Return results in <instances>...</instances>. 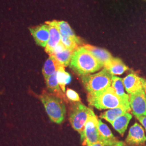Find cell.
Listing matches in <instances>:
<instances>
[{
  "label": "cell",
  "instance_id": "obj_17",
  "mask_svg": "<svg viewBox=\"0 0 146 146\" xmlns=\"http://www.w3.org/2000/svg\"><path fill=\"white\" fill-rule=\"evenodd\" d=\"M132 118V116L129 112H126L123 114L116 118L111 123L115 130L119 132L121 135H123L127 127Z\"/></svg>",
  "mask_w": 146,
  "mask_h": 146
},
{
  "label": "cell",
  "instance_id": "obj_27",
  "mask_svg": "<svg viewBox=\"0 0 146 146\" xmlns=\"http://www.w3.org/2000/svg\"><path fill=\"white\" fill-rule=\"evenodd\" d=\"M87 146H104V145L102 143L99 142H96V143H94L92 144L88 145Z\"/></svg>",
  "mask_w": 146,
  "mask_h": 146
},
{
  "label": "cell",
  "instance_id": "obj_5",
  "mask_svg": "<svg viewBox=\"0 0 146 146\" xmlns=\"http://www.w3.org/2000/svg\"><path fill=\"white\" fill-rule=\"evenodd\" d=\"M91 109L80 102L73 104L69 113V121L74 129L80 134L84 131V125Z\"/></svg>",
  "mask_w": 146,
  "mask_h": 146
},
{
  "label": "cell",
  "instance_id": "obj_15",
  "mask_svg": "<svg viewBox=\"0 0 146 146\" xmlns=\"http://www.w3.org/2000/svg\"><path fill=\"white\" fill-rule=\"evenodd\" d=\"M45 80L47 85V89L48 90L49 93L62 99L64 101L67 102L64 93L63 92L58 84L56 78V73L49 76Z\"/></svg>",
  "mask_w": 146,
  "mask_h": 146
},
{
  "label": "cell",
  "instance_id": "obj_13",
  "mask_svg": "<svg viewBox=\"0 0 146 146\" xmlns=\"http://www.w3.org/2000/svg\"><path fill=\"white\" fill-rule=\"evenodd\" d=\"M98 129L101 139L104 146H111L117 142L108 127L101 120H99Z\"/></svg>",
  "mask_w": 146,
  "mask_h": 146
},
{
  "label": "cell",
  "instance_id": "obj_18",
  "mask_svg": "<svg viewBox=\"0 0 146 146\" xmlns=\"http://www.w3.org/2000/svg\"><path fill=\"white\" fill-rule=\"evenodd\" d=\"M73 52V50L65 48L59 52H54L52 55L58 61V62L62 66L65 67L69 65Z\"/></svg>",
  "mask_w": 146,
  "mask_h": 146
},
{
  "label": "cell",
  "instance_id": "obj_21",
  "mask_svg": "<svg viewBox=\"0 0 146 146\" xmlns=\"http://www.w3.org/2000/svg\"><path fill=\"white\" fill-rule=\"evenodd\" d=\"M56 78L60 88L63 92L64 93L66 92V86L71 82V76L65 71L64 67L61 66L56 72Z\"/></svg>",
  "mask_w": 146,
  "mask_h": 146
},
{
  "label": "cell",
  "instance_id": "obj_10",
  "mask_svg": "<svg viewBox=\"0 0 146 146\" xmlns=\"http://www.w3.org/2000/svg\"><path fill=\"white\" fill-rule=\"evenodd\" d=\"M29 31L37 45L42 47H46L49 38V28L47 23L31 27Z\"/></svg>",
  "mask_w": 146,
  "mask_h": 146
},
{
  "label": "cell",
  "instance_id": "obj_23",
  "mask_svg": "<svg viewBox=\"0 0 146 146\" xmlns=\"http://www.w3.org/2000/svg\"><path fill=\"white\" fill-rule=\"evenodd\" d=\"M66 96L69 100L74 102H80V101L78 94L71 89H67L66 90Z\"/></svg>",
  "mask_w": 146,
  "mask_h": 146
},
{
  "label": "cell",
  "instance_id": "obj_6",
  "mask_svg": "<svg viewBox=\"0 0 146 146\" xmlns=\"http://www.w3.org/2000/svg\"><path fill=\"white\" fill-rule=\"evenodd\" d=\"M98 125L99 120L93 110H91L84 125V131L80 134L83 145L87 144L88 145L99 142L102 143L99 132Z\"/></svg>",
  "mask_w": 146,
  "mask_h": 146
},
{
  "label": "cell",
  "instance_id": "obj_25",
  "mask_svg": "<svg viewBox=\"0 0 146 146\" xmlns=\"http://www.w3.org/2000/svg\"><path fill=\"white\" fill-rule=\"evenodd\" d=\"M141 81H142V87L146 95V80L145 78H141Z\"/></svg>",
  "mask_w": 146,
  "mask_h": 146
},
{
  "label": "cell",
  "instance_id": "obj_22",
  "mask_svg": "<svg viewBox=\"0 0 146 146\" xmlns=\"http://www.w3.org/2000/svg\"><path fill=\"white\" fill-rule=\"evenodd\" d=\"M56 22L61 35L68 36L74 38H78L67 22L63 21H56Z\"/></svg>",
  "mask_w": 146,
  "mask_h": 146
},
{
  "label": "cell",
  "instance_id": "obj_19",
  "mask_svg": "<svg viewBox=\"0 0 146 146\" xmlns=\"http://www.w3.org/2000/svg\"><path fill=\"white\" fill-rule=\"evenodd\" d=\"M111 87L120 98L129 101V96L125 93L122 79L115 75H112Z\"/></svg>",
  "mask_w": 146,
  "mask_h": 146
},
{
  "label": "cell",
  "instance_id": "obj_16",
  "mask_svg": "<svg viewBox=\"0 0 146 146\" xmlns=\"http://www.w3.org/2000/svg\"><path fill=\"white\" fill-rule=\"evenodd\" d=\"M61 66L52 55H49V58L44 63L42 69V74L44 79L46 80L49 76L56 73L58 69Z\"/></svg>",
  "mask_w": 146,
  "mask_h": 146
},
{
  "label": "cell",
  "instance_id": "obj_11",
  "mask_svg": "<svg viewBox=\"0 0 146 146\" xmlns=\"http://www.w3.org/2000/svg\"><path fill=\"white\" fill-rule=\"evenodd\" d=\"M125 90L129 94H133L143 89L141 78L136 74H131L122 79Z\"/></svg>",
  "mask_w": 146,
  "mask_h": 146
},
{
  "label": "cell",
  "instance_id": "obj_20",
  "mask_svg": "<svg viewBox=\"0 0 146 146\" xmlns=\"http://www.w3.org/2000/svg\"><path fill=\"white\" fill-rule=\"evenodd\" d=\"M130 110H128L124 107H119L113 109L108 110L102 113L101 115V117L107 121L111 124L114 120L119 117L121 115L123 114L126 112L130 111Z\"/></svg>",
  "mask_w": 146,
  "mask_h": 146
},
{
  "label": "cell",
  "instance_id": "obj_28",
  "mask_svg": "<svg viewBox=\"0 0 146 146\" xmlns=\"http://www.w3.org/2000/svg\"><path fill=\"white\" fill-rule=\"evenodd\" d=\"M144 1H146V0H144Z\"/></svg>",
  "mask_w": 146,
  "mask_h": 146
},
{
  "label": "cell",
  "instance_id": "obj_4",
  "mask_svg": "<svg viewBox=\"0 0 146 146\" xmlns=\"http://www.w3.org/2000/svg\"><path fill=\"white\" fill-rule=\"evenodd\" d=\"M112 75L106 68L95 74L81 76L84 86L89 95L103 91L111 85Z\"/></svg>",
  "mask_w": 146,
  "mask_h": 146
},
{
  "label": "cell",
  "instance_id": "obj_8",
  "mask_svg": "<svg viewBox=\"0 0 146 146\" xmlns=\"http://www.w3.org/2000/svg\"><path fill=\"white\" fill-rule=\"evenodd\" d=\"M46 23L49 26V38L45 47V51L50 55H52L54 49L61 43V37L56 21H48Z\"/></svg>",
  "mask_w": 146,
  "mask_h": 146
},
{
  "label": "cell",
  "instance_id": "obj_12",
  "mask_svg": "<svg viewBox=\"0 0 146 146\" xmlns=\"http://www.w3.org/2000/svg\"><path fill=\"white\" fill-rule=\"evenodd\" d=\"M84 47L90 52L100 62L104 67L113 58L111 54L108 50L89 44H86Z\"/></svg>",
  "mask_w": 146,
  "mask_h": 146
},
{
  "label": "cell",
  "instance_id": "obj_9",
  "mask_svg": "<svg viewBox=\"0 0 146 146\" xmlns=\"http://www.w3.org/2000/svg\"><path fill=\"white\" fill-rule=\"evenodd\" d=\"M125 142L133 146H139L146 142L145 131L141 125L135 123L129 129Z\"/></svg>",
  "mask_w": 146,
  "mask_h": 146
},
{
  "label": "cell",
  "instance_id": "obj_14",
  "mask_svg": "<svg viewBox=\"0 0 146 146\" xmlns=\"http://www.w3.org/2000/svg\"><path fill=\"white\" fill-rule=\"evenodd\" d=\"M104 67L112 75H121L128 69V67L119 58H113Z\"/></svg>",
  "mask_w": 146,
  "mask_h": 146
},
{
  "label": "cell",
  "instance_id": "obj_1",
  "mask_svg": "<svg viewBox=\"0 0 146 146\" xmlns=\"http://www.w3.org/2000/svg\"><path fill=\"white\" fill-rule=\"evenodd\" d=\"M69 67L79 75L84 76L95 73L104 66L84 46L74 51Z\"/></svg>",
  "mask_w": 146,
  "mask_h": 146
},
{
  "label": "cell",
  "instance_id": "obj_3",
  "mask_svg": "<svg viewBox=\"0 0 146 146\" xmlns=\"http://www.w3.org/2000/svg\"><path fill=\"white\" fill-rule=\"evenodd\" d=\"M39 99L43 104L50 121L57 124L62 123L66 114L64 101L44 90L40 95Z\"/></svg>",
  "mask_w": 146,
  "mask_h": 146
},
{
  "label": "cell",
  "instance_id": "obj_24",
  "mask_svg": "<svg viewBox=\"0 0 146 146\" xmlns=\"http://www.w3.org/2000/svg\"><path fill=\"white\" fill-rule=\"evenodd\" d=\"M141 124L144 127L146 131V116H141L137 117Z\"/></svg>",
  "mask_w": 146,
  "mask_h": 146
},
{
  "label": "cell",
  "instance_id": "obj_7",
  "mask_svg": "<svg viewBox=\"0 0 146 146\" xmlns=\"http://www.w3.org/2000/svg\"><path fill=\"white\" fill-rule=\"evenodd\" d=\"M129 104L133 114L136 117L146 116V95L143 89L130 94Z\"/></svg>",
  "mask_w": 146,
  "mask_h": 146
},
{
  "label": "cell",
  "instance_id": "obj_2",
  "mask_svg": "<svg viewBox=\"0 0 146 146\" xmlns=\"http://www.w3.org/2000/svg\"><path fill=\"white\" fill-rule=\"evenodd\" d=\"M87 99L90 105L98 110L124 107L131 110L129 101L120 98L111 86L99 93L88 94Z\"/></svg>",
  "mask_w": 146,
  "mask_h": 146
},
{
  "label": "cell",
  "instance_id": "obj_26",
  "mask_svg": "<svg viewBox=\"0 0 146 146\" xmlns=\"http://www.w3.org/2000/svg\"><path fill=\"white\" fill-rule=\"evenodd\" d=\"M109 146H126V145L122 141H117V142H116L115 144H114L113 145Z\"/></svg>",
  "mask_w": 146,
  "mask_h": 146
}]
</instances>
